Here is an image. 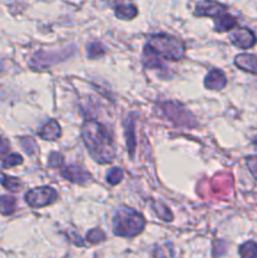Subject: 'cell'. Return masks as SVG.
<instances>
[{"label":"cell","mask_w":257,"mask_h":258,"mask_svg":"<svg viewBox=\"0 0 257 258\" xmlns=\"http://www.w3.org/2000/svg\"><path fill=\"white\" fill-rule=\"evenodd\" d=\"M82 139L91 158L100 164H107L115 159V145L110 133L102 123L95 120L82 125Z\"/></svg>","instance_id":"cell-1"},{"label":"cell","mask_w":257,"mask_h":258,"mask_svg":"<svg viewBox=\"0 0 257 258\" xmlns=\"http://www.w3.org/2000/svg\"><path fill=\"white\" fill-rule=\"evenodd\" d=\"M113 233L120 237H135L145 228V219L136 211L121 207L113 217Z\"/></svg>","instance_id":"cell-2"},{"label":"cell","mask_w":257,"mask_h":258,"mask_svg":"<svg viewBox=\"0 0 257 258\" xmlns=\"http://www.w3.org/2000/svg\"><path fill=\"white\" fill-rule=\"evenodd\" d=\"M160 59L178 60L184 55V44L180 39L168 34H155L145 45Z\"/></svg>","instance_id":"cell-3"},{"label":"cell","mask_w":257,"mask_h":258,"mask_svg":"<svg viewBox=\"0 0 257 258\" xmlns=\"http://www.w3.org/2000/svg\"><path fill=\"white\" fill-rule=\"evenodd\" d=\"M160 113L170 122L183 127H196L197 121L193 113L176 102H163L159 105Z\"/></svg>","instance_id":"cell-4"},{"label":"cell","mask_w":257,"mask_h":258,"mask_svg":"<svg viewBox=\"0 0 257 258\" xmlns=\"http://www.w3.org/2000/svg\"><path fill=\"white\" fill-rule=\"evenodd\" d=\"M58 198V194L54 189L49 186H39L25 194V201L28 206L32 208H42V207L52 204Z\"/></svg>","instance_id":"cell-5"},{"label":"cell","mask_w":257,"mask_h":258,"mask_svg":"<svg viewBox=\"0 0 257 258\" xmlns=\"http://www.w3.org/2000/svg\"><path fill=\"white\" fill-rule=\"evenodd\" d=\"M73 50H63V52H57V53H44L39 52L37 54H34V57L30 60V66L34 68H43L47 67V66H53L55 63L60 62V60H65L66 58H68L70 55H72Z\"/></svg>","instance_id":"cell-6"},{"label":"cell","mask_w":257,"mask_h":258,"mask_svg":"<svg viewBox=\"0 0 257 258\" xmlns=\"http://www.w3.org/2000/svg\"><path fill=\"white\" fill-rule=\"evenodd\" d=\"M229 40H231L232 44H234L238 48H242V49L252 48L257 42L256 35L253 34L252 30L247 29V28H239V29L232 32L229 34Z\"/></svg>","instance_id":"cell-7"},{"label":"cell","mask_w":257,"mask_h":258,"mask_svg":"<svg viewBox=\"0 0 257 258\" xmlns=\"http://www.w3.org/2000/svg\"><path fill=\"white\" fill-rule=\"evenodd\" d=\"M227 7L221 3L213 2V0H206L199 3L196 7V15L199 17H213L217 18L218 15L226 13Z\"/></svg>","instance_id":"cell-8"},{"label":"cell","mask_w":257,"mask_h":258,"mask_svg":"<svg viewBox=\"0 0 257 258\" xmlns=\"http://www.w3.org/2000/svg\"><path fill=\"white\" fill-rule=\"evenodd\" d=\"M60 175L65 179H67V180L76 184H85L91 178V175L87 171L83 170L82 168H80L77 165H70L63 168L60 170Z\"/></svg>","instance_id":"cell-9"},{"label":"cell","mask_w":257,"mask_h":258,"mask_svg":"<svg viewBox=\"0 0 257 258\" xmlns=\"http://www.w3.org/2000/svg\"><path fill=\"white\" fill-rule=\"evenodd\" d=\"M226 85L227 78L221 70H212L211 72L206 76V80H204V86H206V88L212 91L222 90L223 87H226Z\"/></svg>","instance_id":"cell-10"},{"label":"cell","mask_w":257,"mask_h":258,"mask_svg":"<svg viewBox=\"0 0 257 258\" xmlns=\"http://www.w3.org/2000/svg\"><path fill=\"white\" fill-rule=\"evenodd\" d=\"M234 64L242 71L257 73V57L253 54H248V53L238 54L234 59Z\"/></svg>","instance_id":"cell-11"},{"label":"cell","mask_w":257,"mask_h":258,"mask_svg":"<svg viewBox=\"0 0 257 258\" xmlns=\"http://www.w3.org/2000/svg\"><path fill=\"white\" fill-rule=\"evenodd\" d=\"M39 136L43 140L54 141L60 136V126L55 120H50L39 131Z\"/></svg>","instance_id":"cell-12"},{"label":"cell","mask_w":257,"mask_h":258,"mask_svg":"<svg viewBox=\"0 0 257 258\" xmlns=\"http://www.w3.org/2000/svg\"><path fill=\"white\" fill-rule=\"evenodd\" d=\"M237 24L236 18L232 17L231 14H227V13H223V14L218 15L217 18H214V28H216L217 32H228V30L233 29Z\"/></svg>","instance_id":"cell-13"},{"label":"cell","mask_w":257,"mask_h":258,"mask_svg":"<svg viewBox=\"0 0 257 258\" xmlns=\"http://www.w3.org/2000/svg\"><path fill=\"white\" fill-rule=\"evenodd\" d=\"M125 135L126 144H127V150L131 156H134L136 149V138H135V120L134 118H127L125 121Z\"/></svg>","instance_id":"cell-14"},{"label":"cell","mask_w":257,"mask_h":258,"mask_svg":"<svg viewBox=\"0 0 257 258\" xmlns=\"http://www.w3.org/2000/svg\"><path fill=\"white\" fill-rule=\"evenodd\" d=\"M115 13L118 19L130 20L138 15V9H136L135 5L130 4V3H125V4H118L116 7Z\"/></svg>","instance_id":"cell-15"},{"label":"cell","mask_w":257,"mask_h":258,"mask_svg":"<svg viewBox=\"0 0 257 258\" xmlns=\"http://www.w3.org/2000/svg\"><path fill=\"white\" fill-rule=\"evenodd\" d=\"M15 209H17V201L14 197H0V213H3L4 216H9V214L14 213Z\"/></svg>","instance_id":"cell-16"},{"label":"cell","mask_w":257,"mask_h":258,"mask_svg":"<svg viewBox=\"0 0 257 258\" xmlns=\"http://www.w3.org/2000/svg\"><path fill=\"white\" fill-rule=\"evenodd\" d=\"M241 258H257V243L249 241L239 247Z\"/></svg>","instance_id":"cell-17"},{"label":"cell","mask_w":257,"mask_h":258,"mask_svg":"<svg viewBox=\"0 0 257 258\" xmlns=\"http://www.w3.org/2000/svg\"><path fill=\"white\" fill-rule=\"evenodd\" d=\"M0 184H2L5 189H8V190L10 191H18L20 188H22V183H20L18 179L4 175V174L0 175Z\"/></svg>","instance_id":"cell-18"},{"label":"cell","mask_w":257,"mask_h":258,"mask_svg":"<svg viewBox=\"0 0 257 258\" xmlns=\"http://www.w3.org/2000/svg\"><path fill=\"white\" fill-rule=\"evenodd\" d=\"M153 208L155 211V213L159 216V218H161L163 221L170 222L173 219V214H171L170 209L166 206H164L163 203H160V202L159 203H154Z\"/></svg>","instance_id":"cell-19"},{"label":"cell","mask_w":257,"mask_h":258,"mask_svg":"<svg viewBox=\"0 0 257 258\" xmlns=\"http://www.w3.org/2000/svg\"><path fill=\"white\" fill-rule=\"evenodd\" d=\"M87 52H88V57H90L91 59H93V58H97L100 57V55H102L103 53L106 52V48L102 43L92 42L91 44H88Z\"/></svg>","instance_id":"cell-20"},{"label":"cell","mask_w":257,"mask_h":258,"mask_svg":"<svg viewBox=\"0 0 257 258\" xmlns=\"http://www.w3.org/2000/svg\"><path fill=\"white\" fill-rule=\"evenodd\" d=\"M123 178V171L120 168H112L110 169V171L106 175V180L111 185H116V184L120 183Z\"/></svg>","instance_id":"cell-21"},{"label":"cell","mask_w":257,"mask_h":258,"mask_svg":"<svg viewBox=\"0 0 257 258\" xmlns=\"http://www.w3.org/2000/svg\"><path fill=\"white\" fill-rule=\"evenodd\" d=\"M20 145H22L23 150H24L27 154H29V155L34 154L35 151H37V149H38L35 141L33 140V139H30V138H22V139H20Z\"/></svg>","instance_id":"cell-22"},{"label":"cell","mask_w":257,"mask_h":258,"mask_svg":"<svg viewBox=\"0 0 257 258\" xmlns=\"http://www.w3.org/2000/svg\"><path fill=\"white\" fill-rule=\"evenodd\" d=\"M23 163V158L19 155V154H12V155L7 156L3 161V168H13V166H17L19 164Z\"/></svg>","instance_id":"cell-23"},{"label":"cell","mask_w":257,"mask_h":258,"mask_svg":"<svg viewBox=\"0 0 257 258\" xmlns=\"http://www.w3.org/2000/svg\"><path fill=\"white\" fill-rule=\"evenodd\" d=\"M105 238H106L105 233H103L101 229H92V231L88 232V234H87V241L90 242V243H93V244L98 243V242L105 241Z\"/></svg>","instance_id":"cell-24"},{"label":"cell","mask_w":257,"mask_h":258,"mask_svg":"<svg viewBox=\"0 0 257 258\" xmlns=\"http://www.w3.org/2000/svg\"><path fill=\"white\" fill-rule=\"evenodd\" d=\"M63 158L58 153H52L49 156V160H48V164H49L50 168H58V166L62 165Z\"/></svg>","instance_id":"cell-25"},{"label":"cell","mask_w":257,"mask_h":258,"mask_svg":"<svg viewBox=\"0 0 257 258\" xmlns=\"http://www.w3.org/2000/svg\"><path fill=\"white\" fill-rule=\"evenodd\" d=\"M247 165H248L252 175L257 179V156H252V158L247 159Z\"/></svg>","instance_id":"cell-26"},{"label":"cell","mask_w":257,"mask_h":258,"mask_svg":"<svg viewBox=\"0 0 257 258\" xmlns=\"http://www.w3.org/2000/svg\"><path fill=\"white\" fill-rule=\"evenodd\" d=\"M9 149L10 145L9 143H8V140L0 138V159H3L8 153H9Z\"/></svg>","instance_id":"cell-27"}]
</instances>
